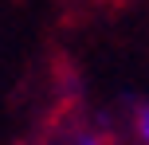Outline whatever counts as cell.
Returning <instances> with one entry per match:
<instances>
[{
	"mask_svg": "<svg viewBox=\"0 0 149 145\" xmlns=\"http://www.w3.org/2000/svg\"><path fill=\"white\" fill-rule=\"evenodd\" d=\"M137 137H141V141L149 145V106L141 110V114H137Z\"/></svg>",
	"mask_w": 149,
	"mask_h": 145,
	"instance_id": "1",
	"label": "cell"
},
{
	"mask_svg": "<svg viewBox=\"0 0 149 145\" xmlns=\"http://www.w3.org/2000/svg\"><path fill=\"white\" fill-rule=\"evenodd\" d=\"M79 145H98V141H94V137H82V141H79Z\"/></svg>",
	"mask_w": 149,
	"mask_h": 145,
	"instance_id": "2",
	"label": "cell"
}]
</instances>
